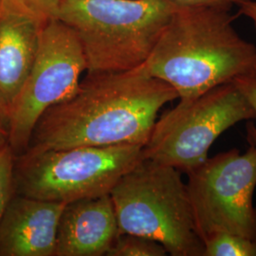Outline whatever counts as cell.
Returning a JSON list of instances; mask_svg holds the SVG:
<instances>
[{"mask_svg":"<svg viewBox=\"0 0 256 256\" xmlns=\"http://www.w3.org/2000/svg\"><path fill=\"white\" fill-rule=\"evenodd\" d=\"M64 205L14 194L0 220V256H54Z\"/></svg>","mask_w":256,"mask_h":256,"instance_id":"9","label":"cell"},{"mask_svg":"<svg viewBox=\"0 0 256 256\" xmlns=\"http://www.w3.org/2000/svg\"><path fill=\"white\" fill-rule=\"evenodd\" d=\"M2 12V0H0V14Z\"/></svg>","mask_w":256,"mask_h":256,"instance_id":"20","label":"cell"},{"mask_svg":"<svg viewBox=\"0 0 256 256\" xmlns=\"http://www.w3.org/2000/svg\"><path fill=\"white\" fill-rule=\"evenodd\" d=\"M120 234L160 243L172 256H204L180 172L144 158L110 192Z\"/></svg>","mask_w":256,"mask_h":256,"instance_id":"4","label":"cell"},{"mask_svg":"<svg viewBox=\"0 0 256 256\" xmlns=\"http://www.w3.org/2000/svg\"><path fill=\"white\" fill-rule=\"evenodd\" d=\"M110 194L66 204L61 212L54 256H102L119 236Z\"/></svg>","mask_w":256,"mask_h":256,"instance_id":"10","label":"cell"},{"mask_svg":"<svg viewBox=\"0 0 256 256\" xmlns=\"http://www.w3.org/2000/svg\"><path fill=\"white\" fill-rule=\"evenodd\" d=\"M186 183L196 232L203 240L229 232L256 240V146L209 156Z\"/></svg>","mask_w":256,"mask_h":256,"instance_id":"7","label":"cell"},{"mask_svg":"<svg viewBox=\"0 0 256 256\" xmlns=\"http://www.w3.org/2000/svg\"><path fill=\"white\" fill-rule=\"evenodd\" d=\"M256 119V111L234 82L180 101L158 120L146 146L144 156L187 174L209 158L216 138L243 120Z\"/></svg>","mask_w":256,"mask_h":256,"instance_id":"6","label":"cell"},{"mask_svg":"<svg viewBox=\"0 0 256 256\" xmlns=\"http://www.w3.org/2000/svg\"><path fill=\"white\" fill-rule=\"evenodd\" d=\"M86 61L75 32L59 19L40 30L36 56L9 117V146L16 156L28 147L38 120L50 106L74 96Z\"/></svg>","mask_w":256,"mask_h":256,"instance_id":"8","label":"cell"},{"mask_svg":"<svg viewBox=\"0 0 256 256\" xmlns=\"http://www.w3.org/2000/svg\"><path fill=\"white\" fill-rule=\"evenodd\" d=\"M144 147L77 146L16 156V194L68 204L108 194L120 180L146 158Z\"/></svg>","mask_w":256,"mask_h":256,"instance_id":"5","label":"cell"},{"mask_svg":"<svg viewBox=\"0 0 256 256\" xmlns=\"http://www.w3.org/2000/svg\"><path fill=\"white\" fill-rule=\"evenodd\" d=\"M204 256H256V240L216 232L203 240Z\"/></svg>","mask_w":256,"mask_h":256,"instance_id":"12","label":"cell"},{"mask_svg":"<svg viewBox=\"0 0 256 256\" xmlns=\"http://www.w3.org/2000/svg\"><path fill=\"white\" fill-rule=\"evenodd\" d=\"M180 5H210L230 9L248 0H176Z\"/></svg>","mask_w":256,"mask_h":256,"instance_id":"17","label":"cell"},{"mask_svg":"<svg viewBox=\"0 0 256 256\" xmlns=\"http://www.w3.org/2000/svg\"><path fill=\"white\" fill-rule=\"evenodd\" d=\"M63 0H2V12L32 20L42 28L56 19Z\"/></svg>","mask_w":256,"mask_h":256,"instance_id":"13","label":"cell"},{"mask_svg":"<svg viewBox=\"0 0 256 256\" xmlns=\"http://www.w3.org/2000/svg\"><path fill=\"white\" fill-rule=\"evenodd\" d=\"M232 82L238 86V88L245 95L248 101L256 111V66L246 74L239 76ZM247 140L250 146H256V128L252 124H248Z\"/></svg>","mask_w":256,"mask_h":256,"instance_id":"16","label":"cell"},{"mask_svg":"<svg viewBox=\"0 0 256 256\" xmlns=\"http://www.w3.org/2000/svg\"><path fill=\"white\" fill-rule=\"evenodd\" d=\"M9 144V120L0 112V148Z\"/></svg>","mask_w":256,"mask_h":256,"instance_id":"19","label":"cell"},{"mask_svg":"<svg viewBox=\"0 0 256 256\" xmlns=\"http://www.w3.org/2000/svg\"><path fill=\"white\" fill-rule=\"evenodd\" d=\"M16 154L9 144L0 148V220L6 210L14 190V165Z\"/></svg>","mask_w":256,"mask_h":256,"instance_id":"15","label":"cell"},{"mask_svg":"<svg viewBox=\"0 0 256 256\" xmlns=\"http://www.w3.org/2000/svg\"><path fill=\"white\" fill-rule=\"evenodd\" d=\"M40 30L27 18L0 14V112L8 120L34 62Z\"/></svg>","mask_w":256,"mask_h":256,"instance_id":"11","label":"cell"},{"mask_svg":"<svg viewBox=\"0 0 256 256\" xmlns=\"http://www.w3.org/2000/svg\"><path fill=\"white\" fill-rule=\"evenodd\" d=\"M176 0H63L56 18L79 38L88 72L144 64L178 7Z\"/></svg>","mask_w":256,"mask_h":256,"instance_id":"3","label":"cell"},{"mask_svg":"<svg viewBox=\"0 0 256 256\" xmlns=\"http://www.w3.org/2000/svg\"><path fill=\"white\" fill-rule=\"evenodd\" d=\"M165 248L150 238L129 234H120L106 256H165Z\"/></svg>","mask_w":256,"mask_h":256,"instance_id":"14","label":"cell"},{"mask_svg":"<svg viewBox=\"0 0 256 256\" xmlns=\"http://www.w3.org/2000/svg\"><path fill=\"white\" fill-rule=\"evenodd\" d=\"M176 99L174 88L142 66L124 72H88L74 96L50 106L38 120L27 150L146 146L158 111Z\"/></svg>","mask_w":256,"mask_h":256,"instance_id":"1","label":"cell"},{"mask_svg":"<svg viewBox=\"0 0 256 256\" xmlns=\"http://www.w3.org/2000/svg\"><path fill=\"white\" fill-rule=\"evenodd\" d=\"M238 8V16H242L248 19L256 32V0H248L240 4Z\"/></svg>","mask_w":256,"mask_h":256,"instance_id":"18","label":"cell"},{"mask_svg":"<svg viewBox=\"0 0 256 256\" xmlns=\"http://www.w3.org/2000/svg\"><path fill=\"white\" fill-rule=\"evenodd\" d=\"M234 20L230 9L180 4L140 66L174 88L180 101L232 82L256 66V46L240 36Z\"/></svg>","mask_w":256,"mask_h":256,"instance_id":"2","label":"cell"}]
</instances>
